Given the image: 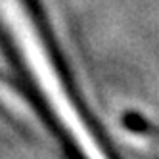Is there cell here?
<instances>
[{"label": "cell", "mask_w": 159, "mask_h": 159, "mask_svg": "<svg viewBox=\"0 0 159 159\" xmlns=\"http://www.w3.org/2000/svg\"><path fill=\"white\" fill-rule=\"evenodd\" d=\"M123 123L127 125V127L134 132L138 134H144L148 136V138H159V127H155V125H152L150 121H146L142 115H138V113H127V115L123 117Z\"/></svg>", "instance_id": "cell-1"}]
</instances>
